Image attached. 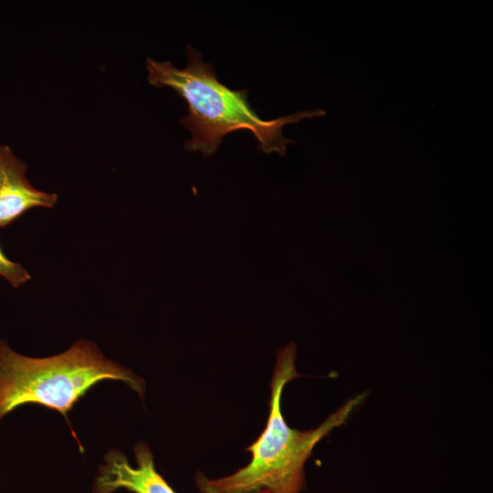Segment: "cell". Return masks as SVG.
I'll return each mask as SVG.
<instances>
[{
    "mask_svg": "<svg viewBox=\"0 0 493 493\" xmlns=\"http://www.w3.org/2000/svg\"><path fill=\"white\" fill-rule=\"evenodd\" d=\"M187 57L188 63L183 68L150 58L146 68L151 85L170 87L186 100L189 113L181 123L192 132V139L185 142L189 152L212 155L226 135L236 130H248L263 152H276L284 156L287 145L293 142L283 136V126L325 114L322 110H314L262 120L248 103L247 89H230L219 82L213 66L205 63L191 46L187 47Z\"/></svg>",
    "mask_w": 493,
    "mask_h": 493,
    "instance_id": "2",
    "label": "cell"
},
{
    "mask_svg": "<svg viewBox=\"0 0 493 493\" xmlns=\"http://www.w3.org/2000/svg\"><path fill=\"white\" fill-rule=\"evenodd\" d=\"M120 381L142 398L145 382L131 370L106 358L89 341H75L62 353L44 358L22 355L0 340V421L16 408L37 404L68 413L102 381Z\"/></svg>",
    "mask_w": 493,
    "mask_h": 493,
    "instance_id": "3",
    "label": "cell"
},
{
    "mask_svg": "<svg viewBox=\"0 0 493 493\" xmlns=\"http://www.w3.org/2000/svg\"><path fill=\"white\" fill-rule=\"evenodd\" d=\"M136 465L118 449L110 450L99 466L92 484V493H114L125 489L131 493H177L156 470L153 456L148 445L134 446ZM256 493H271L262 489Z\"/></svg>",
    "mask_w": 493,
    "mask_h": 493,
    "instance_id": "4",
    "label": "cell"
},
{
    "mask_svg": "<svg viewBox=\"0 0 493 493\" xmlns=\"http://www.w3.org/2000/svg\"><path fill=\"white\" fill-rule=\"evenodd\" d=\"M297 346L289 342L279 349L270 382L269 414L260 435L246 450L250 461L232 474L210 478L202 472L194 477L200 493H300L306 488L305 464L316 445L334 428L345 424L364 400L361 393L348 400L319 426L298 430L288 425L281 413L285 385L299 377L295 366Z\"/></svg>",
    "mask_w": 493,
    "mask_h": 493,
    "instance_id": "1",
    "label": "cell"
},
{
    "mask_svg": "<svg viewBox=\"0 0 493 493\" xmlns=\"http://www.w3.org/2000/svg\"><path fill=\"white\" fill-rule=\"evenodd\" d=\"M0 276L14 288H19L30 280L31 276L19 263L10 260L0 247Z\"/></svg>",
    "mask_w": 493,
    "mask_h": 493,
    "instance_id": "6",
    "label": "cell"
},
{
    "mask_svg": "<svg viewBox=\"0 0 493 493\" xmlns=\"http://www.w3.org/2000/svg\"><path fill=\"white\" fill-rule=\"evenodd\" d=\"M26 164L12 150L0 144V228L35 207H53L56 194L35 188L26 177Z\"/></svg>",
    "mask_w": 493,
    "mask_h": 493,
    "instance_id": "5",
    "label": "cell"
}]
</instances>
